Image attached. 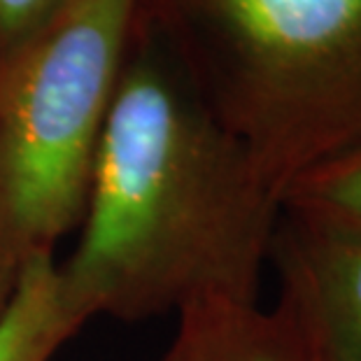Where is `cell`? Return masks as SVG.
<instances>
[{"label":"cell","instance_id":"obj_2","mask_svg":"<svg viewBox=\"0 0 361 361\" xmlns=\"http://www.w3.org/2000/svg\"><path fill=\"white\" fill-rule=\"evenodd\" d=\"M282 198L361 142V0H135Z\"/></svg>","mask_w":361,"mask_h":361},{"label":"cell","instance_id":"obj_3","mask_svg":"<svg viewBox=\"0 0 361 361\" xmlns=\"http://www.w3.org/2000/svg\"><path fill=\"white\" fill-rule=\"evenodd\" d=\"M135 0H75L0 63V308L78 231Z\"/></svg>","mask_w":361,"mask_h":361},{"label":"cell","instance_id":"obj_8","mask_svg":"<svg viewBox=\"0 0 361 361\" xmlns=\"http://www.w3.org/2000/svg\"><path fill=\"white\" fill-rule=\"evenodd\" d=\"M75 0H0V63L51 26Z\"/></svg>","mask_w":361,"mask_h":361},{"label":"cell","instance_id":"obj_4","mask_svg":"<svg viewBox=\"0 0 361 361\" xmlns=\"http://www.w3.org/2000/svg\"><path fill=\"white\" fill-rule=\"evenodd\" d=\"M271 264L312 359L361 361V228L282 207Z\"/></svg>","mask_w":361,"mask_h":361},{"label":"cell","instance_id":"obj_1","mask_svg":"<svg viewBox=\"0 0 361 361\" xmlns=\"http://www.w3.org/2000/svg\"><path fill=\"white\" fill-rule=\"evenodd\" d=\"M280 198L140 17L98 142L78 240L56 261L87 322L259 303Z\"/></svg>","mask_w":361,"mask_h":361},{"label":"cell","instance_id":"obj_6","mask_svg":"<svg viewBox=\"0 0 361 361\" xmlns=\"http://www.w3.org/2000/svg\"><path fill=\"white\" fill-rule=\"evenodd\" d=\"M87 324L61 284L56 261L35 266L0 308V361H56Z\"/></svg>","mask_w":361,"mask_h":361},{"label":"cell","instance_id":"obj_5","mask_svg":"<svg viewBox=\"0 0 361 361\" xmlns=\"http://www.w3.org/2000/svg\"><path fill=\"white\" fill-rule=\"evenodd\" d=\"M161 361H314L305 336L278 301H212L180 312Z\"/></svg>","mask_w":361,"mask_h":361},{"label":"cell","instance_id":"obj_7","mask_svg":"<svg viewBox=\"0 0 361 361\" xmlns=\"http://www.w3.org/2000/svg\"><path fill=\"white\" fill-rule=\"evenodd\" d=\"M280 205L361 228V142L298 175L284 189Z\"/></svg>","mask_w":361,"mask_h":361}]
</instances>
